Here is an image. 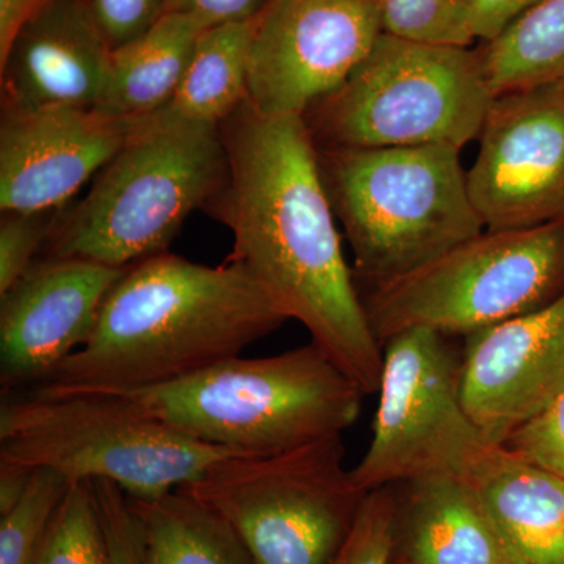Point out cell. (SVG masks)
Masks as SVG:
<instances>
[{"label":"cell","mask_w":564,"mask_h":564,"mask_svg":"<svg viewBox=\"0 0 564 564\" xmlns=\"http://www.w3.org/2000/svg\"><path fill=\"white\" fill-rule=\"evenodd\" d=\"M343 434L269 456L215 463L181 486L220 516L256 564H332L366 494L344 466Z\"/></svg>","instance_id":"cell-9"},{"label":"cell","mask_w":564,"mask_h":564,"mask_svg":"<svg viewBox=\"0 0 564 564\" xmlns=\"http://www.w3.org/2000/svg\"><path fill=\"white\" fill-rule=\"evenodd\" d=\"M288 321L234 263L207 267L161 252L126 269L104 300L90 339L33 388H158L240 356Z\"/></svg>","instance_id":"cell-2"},{"label":"cell","mask_w":564,"mask_h":564,"mask_svg":"<svg viewBox=\"0 0 564 564\" xmlns=\"http://www.w3.org/2000/svg\"><path fill=\"white\" fill-rule=\"evenodd\" d=\"M111 50L139 39L165 13L163 0H87Z\"/></svg>","instance_id":"cell-29"},{"label":"cell","mask_w":564,"mask_h":564,"mask_svg":"<svg viewBox=\"0 0 564 564\" xmlns=\"http://www.w3.org/2000/svg\"><path fill=\"white\" fill-rule=\"evenodd\" d=\"M383 32L377 0H270L256 20L248 99L300 115L336 90Z\"/></svg>","instance_id":"cell-11"},{"label":"cell","mask_w":564,"mask_h":564,"mask_svg":"<svg viewBox=\"0 0 564 564\" xmlns=\"http://www.w3.org/2000/svg\"><path fill=\"white\" fill-rule=\"evenodd\" d=\"M66 209V207H65ZM62 210L2 212L0 220V295L10 291L43 254Z\"/></svg>","instance_id":"cell-26"},{"label":"cell","mask_w":564,"mask_h":564,"mask_svg":"<svg viewBox=\"0 0 564 564\" xmlns=\"http://www.w3.org/2000/svg\"><path fill=\"white\" fill-rule=\"evenodd\" d=\"M507 564H564V480L503 445H488L464 475Z\"/></svg>","instance_id":"cell-17"},{"label":"cell","mask_w":564,"mask_h":564,"mask_svg":"<svg viewBox=\"0 0 564 564\" xmlns=\"http://www.w3.org/2000/svg\"><path fill=\"white\" fill-rule=\"evenodd\" d=\"M563 388L564 293L547 306L467 336L459 393L486 443H507Z\"/></svg>","instance_id":"cell-14"},{"label":"cell","mask_w":564,"mask_h":564,"mask_svg":"<svg viewBox=\"0 0 564 564\" xmlns=\"http://www.w3.org/2000/svg\"><path fill=\"white\" fill-rule=\"evenodd\" d=\"M494 96L534 87L564 88V0H541L481 46Z\"/></svg>","instance_id":"cell-22"},{"label":"cell","mask_w":564,"mask_h":564,"mask_svg":"<svg viewBox=\"0 0 564 564\" xmlns=\"http://www.w3.org/2000/svg\"><path fill=\"white\" fill-rule=\"evenodd\" d=\"M391 564H507L473 486L459 475L395 485Z\"/></svg>","instance_id":"cell-18"},{"label":"cell","mask_w":564,"mask_h":564,"mask_svg":"<svg viewBox=\"0 0 564 564\" xmlns=\"http://www.w3.org/2000/svg\"><path fill=\"white\" fill-rule=\"evenodd\" d=\"M69 485L54 470H32L20 500L0 513V564L33 563Z\"/></svg>","instance_id":"cell-24"},{"label":"cell","mask_w":564,"mask_h":564,"mask_svg":"<svg viewBox=\"0 0 564 564\" xmlns=\"http://www.w3.org/2000/svg\"><path fill=\"white\" fill-rule=\"evenodd\" d=\"M494 93L480 50L381 33L343 85L304 111L317 150L477 140Z\"/></svg>","instance_id":"cell-7"},{"label":"cell","mask_w":564,"mask_h":564,"mask_svg":"<svg viewBox=\"0 0 564 564\" xmlns=\"http://www.w3.org/2000/svg\"><path fill=\"white\" fill-rule=\"evenodd\" d=\"M126 269L82 259L40 258L0 295L3 395L43 383L90 339L104 300Z\"/></svg>","instance_id":"cell-13"},{"label":"cell","mask_w":564,"mask_h":564,"mask_svg":"<svg viewBox=\"0 0 564 564\" xmlns=\"http://www.w3.org/2000/svg\"><path fill=\"white\" fill-rule=\"evenodd\" d=\"M383 32L399 39L445 46L475 43L474 0H377Z\"/></svg>","instance_id":"cell-25"},{"label":"cell","mask_w":564,"mask_h":564,"mask_svg":"<svg viewBox=\"0 0 564 564\" xmlns=\"http://www.w3.org/2000/svg\"><path fill=\"white\" fill-rule=\"evenodd\" d=\"M110 564H141L139 533L124 491L111 481L95 480Z\"/></svg>","instance_id":"cell-30"},{"label":"cell","mask_w":564,"mask_h":564,"mask_svg":"<svg viewBox=\"0 0 564 564\" xmlns=\"http://www.w3.org/2000/svg\"><path fill=\"white\" fill-rule=\"evenodd\" d=\"M477 140L467 187L485 229L564 221V88L494 96Z\"/></svg>","instance_id":"cell-12"},{"label":"cell","mask_w":564,"mask_h":564,"mask_svg":"<svg viewBox=\"0 0 564 564\" xmlns=\"http://www.w3.org/2000/svg\"><path fill=\"white\" fill-rule=\"evenodd\" d=\"M503 447L564 480V388L543 413L518 430Z\"/></svg>","instance_id":"cell-28"},{"label":"cell","mask_w":564,"mask_h":564,"mask_svg":"<svg viewBox=\"0 0 564 564\" xmlns=\"http://www.w3.org/2000/svg\"><path fill=\"white\" fill-rule=\"evenodd\" d=\"M226 174L220 126L152 115L104 166L84 199L62 210L41 258L122 269L169 251Z\"/></svg>","instance_id":"cell-3"},{"label":"cell","mask_w":564,"mask_h":564,"mask_svg":"<svg viewBox=\"0 0 564 564\" xmlns=\"http://www.w3.org/2000/svg\"><path fill=\"white\" fill-rule=\"evenodd\" d=\"M31 475L32 470L24 467L0 462V513H6L20 500Z\"/></svg>","instance_id":"cell-34"},{"label":"cell","mask_w":564,"mask_h":564,"mask_svg":"<svg viewBox=\"0 0 564 564\" xmlns=\"http://www.w3.org/2000/svg\"><path fill=\"white\" fill-rule=\"evenodd\" d=\"M564 293V221L489 231L361 295L381 347L410 329L481 332L547 306Z\"/></svg>","instance_id":"cell-8"},{"label":"cell","mask_w":564,"mask_h":564,"mask_svg":"<svg viewBox=\"0 0 564 564\" xmlns=\"http://www.w3.org/2000/svg\"><path fill=\"white\" fill-rule=\"evenodd\" d=\"M41 2L44 0H0V54Z\"/></svg>","instance_id":"cell-33"},{"label":"cell","mask_w":564,"mask_h":564,"mask_svg":"<svg viewBox=\"0 0 564 564\" xmlns=\"http://www.w3.org/2000/svg\"><path fill=\"white\" fill-rule=\"evenodd\" d=\"M459 367L447 337L430 329H410L383 345L372 441L350 469L359 491L469 473L491 444L464 410Z\"/></svg>","instance_id":"cell-10"},{"label":"cell","mask_w":564,"mask_h":564,"mask_svg":"<svg viewBox=\"0 0 564 564\" xmlns=\"http://www.w3.org/2000/svg\"><path fill=\"white\" fill-rule=\"evenodd\" d=\"M220 131L228 174L203 210L232 234L228 262L262 285L289 321L302 323L366 395L377 393L383 347L345 261L303 117L265 113L247 99Z\"/></svg>","instance_id":"cell-1"},{"label":"cell","mask_w":564,"mask_h":564,"mask_svg":"<svg viewBox=\"0 0 564 564\" xmlns=\"http://www.w3.org/2000/svg\"><path fill=\"white\" fill-rule=\"evenodd\" d=\"M270 0H163L165 13L188 14L204 24H231L256 20Z\"/></svg>","instance_id":"cell-31"},{"label":"cell","mask_w":564,"mask_h":564,"mask_svg":"<svg viewBox=\"0 0 564 564\" xmlns=\"http://www.w3.org/2000/svg\"><path fill=\"white\" fill-rule=\"evenodd\" d=\"M141 121L74 107L2 110L0 209L22 214L65 209L122 150Z\"/></svg>","instance_id":"cell-15"},{"label":"cell","mask_w":564,"mask_h":564,"mask_svg":"<svg viewBox=\"0 0 564 564\" xmlns=\"http://www.w3.org/2000/svg\"><path fill=\"white\" fill-rule=\"evenodd\" d=\"M110 55L87 0H44L0 54L2 110H95Z\"/></svg>","instance_id":"cell-16"},{"label":"cell","mask_w":564,"mask_h":564,"mask_svg":"<svg viewBox=\"0 0 564 564\" xmlns=\"http://www.w3.org/2000/svg\"><path fill=\"white\" fill-rule=\"evenodd\" d=\"M541 0H474L470 28L475 41L491 43Z\"/></svg>","instance_id":"cell-32"},{"label":"cell","mask_w":564,"mask_h":564,"mask_svg":"<svg viewBox=\"0 0 564 564\" xmlns=\"http://www.w3.org/2000/svg\"><path fill=\"white\" fill-rule=\"evenodd\" d=\"M393 510L395 486L367 492L350 536L332 564H391Z\"/></svg>","instance_id":"cell-27"},{"label":"cell","mask_w":564,"mask_h":564,"mask_svg":"<svg viewBox=\"0 0 564 564\" xmlns=\"http://www.w3.org/2000/svg\"><path fill=\"white\" fill-rule=\"evenodd\" d=\"M32 564H110L95 481H73Z\"/></svg>","instance_id":"cell-23"},{"label":"cell","mask_w":564,"mask_h":564,"mask_svg":"<svg viewBox=\"0 0 564 564\" xmlns=\"http://www.w3.org/2000/svg\"><path fill=\"white\" fill-rule=\"evenodd\" d=\"M234 455L152 417L124 393L31 388L3 395L0 406V462L54 470L69 484L111 481L129 499H161Z\"/></svg>","instance_id":"cell-6"},{"label":"cell","mask_w":564,"mask_h":564,"mask_svg":"<svg viewBox=\"0 0 564 564\" xmlns=\"http://www.w3.org/2000/svg\"><path fill=\"white\" fill-rule=\"evenodd\" d=\"M206 29L209 25L198 18L163 13L150 31L111 50L106 84L95 110L117 120H144L165 109Z\"/></svg>","instance_id":"cell-19"},{"label":"cell","mask_w":564,"mask_h":564,"mask_svg":"<svg viewBox=\"0 0 564 564\" xmlns=\"http://www.w3.org/2000/svg\"><path fill=\"white\" fill-rule=\"evenodd\" d=\"M117 393L199 443L243 456L343 434L366 397L313 343L267 358L236 356L174 383Z\"/></svg>","instance_id":"cell-4"},{"label":"cell","mask_w":564,"mask_h":564,"mask_svg":"<svg viewBox=\"0 0 564 564\" xmlns=\"http://www.w3.org/2000/svg\"><path fill=\"white\" fill-rule=\"evenodd\" d=\"M317 162L355 278L367 285L414 272L485 231L458 148L317 150Z\"/></svg>","instance_id":"cell-5"},{"label":"cell","mask_w":564,"mask_h":564,"mask_svg":"<svg viewBox=\"0 0 564 564\" xmlns=\"http://www.w3.org/2000/svg\"><path fill=\"white\" fill-rule=\"evenodd\" d=\"M256 20L206 29L176 95L158 113L203 124L220 126L228 120L248 99Z\"/></svg>","instance_id":"cell-21"},{"label":"cell","mask_w":564,"mask_h":564,"mask_svg":"<svg viewBox=\"0 0 564 564\" xmlns=\"http://www.w3.org/2000/svg\"><path fill=\"white\" fill-rule=\"evenodd\" d=\"M129 505L141 564H256L231 527L182 489Z\"/></svg>","instance_id":"cell-20"}]
</instances>
